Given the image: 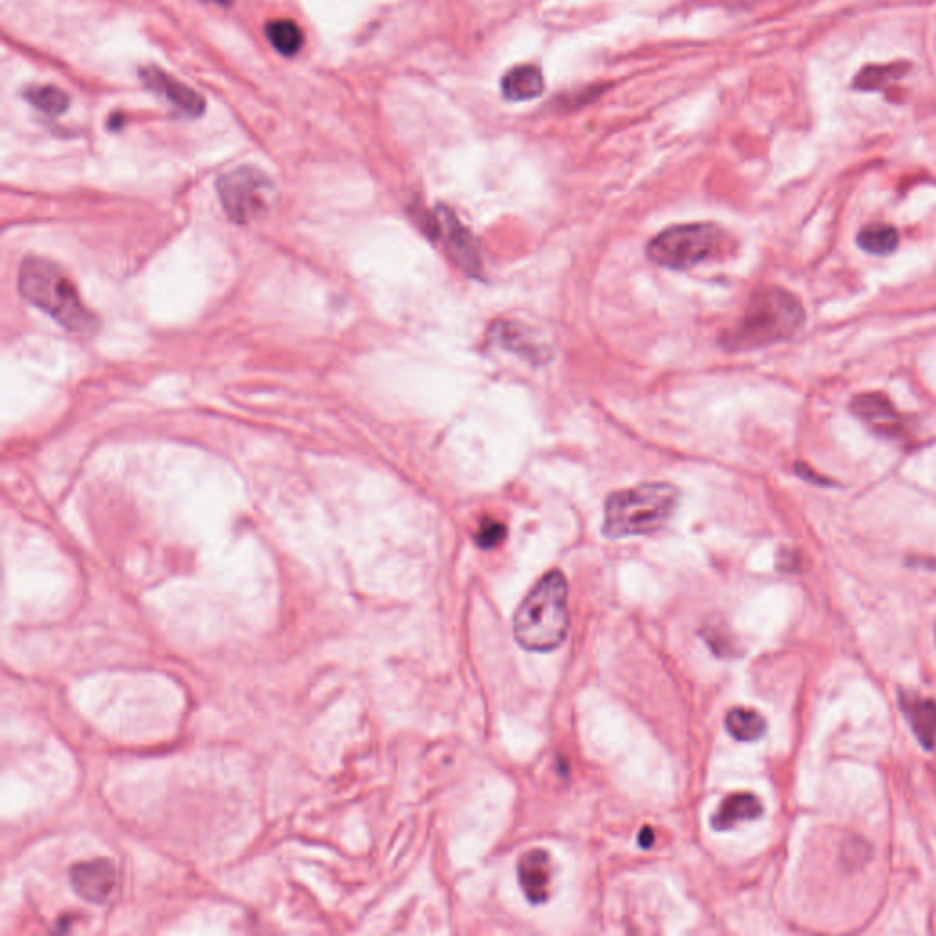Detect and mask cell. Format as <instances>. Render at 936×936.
Segmentation results:
<instances>
[{"label":"cell","mask_w":936,"mask_h":936,"mask_svg":"<svg viewBox=\"0 0 936 936\" xmlns=\"http://www.w3.org/2000/svg\"><path fill=\"white\" fill-rule=\"evenodd\" d=\"M19 291L35 308L59 322L64 330L88 335L99 326V320L86 308L74 282L52 260L28 256L19 271Z\"/></svg>","instance_id":"1"},{"label":"cell","mask_w":936,"mask_h":936,"mask_svg":"<svg viewBox=\"0 0 936 936\" xmlns=\"http://www.w3.org/2000/svg\"><path fill=\"white\" fill-rule=\"evenodd\" d=\"M803 322L805 308L794 293L783 288L759 289L734 330L721 337V346L732 351L770 346L796 335Z\"/></svg>","instance_id":"2"},{"label":"cell","mask_w":936,"mask_h":936,"mask_svg":"<svg viewBox=\"0 0 936 936\" xmlns=\"http://www.w3.org/2000/svg\"><path fill=\"white\" fill-rule=\"evenodd\" d=\"M567 580L554 569L542 576L518 607L512 631L518 646L527 651L549 653L564 644L569 629Z\"/></svg>","instance_id":"3"},{"label":"cell","mask_w":936,"mask_h":936,"mask_svg":"<svg viewBox=\"0 0 936 936\" xmlns=\"http://www.w3.org/2000/svg\"><path fill=\"white\" fill-rule=\"evenodd\" d=\"M681 492L670 483H642L607 496L602 534L609 540L646 536L670 522Z\"/></svg>","instance_id":"4"},{"label":"cell","mask_w":936,"mask_h":936,"mask_svg":"<svg viewBox=\"0 0 936 936\" xmlns=\"http://www.w3.org/2000/svg\"><path fill=\"white\" fill-rule=\"evenodd\" d=\"M726 242L728 234L719 225H675L649 242L648 256L657 266L684 271L717 255Z\"/></svg>","instance_id":"5"},{"label":"cell","mask_w":936,"mask_h":936,"mask_svg":"<svg viewBox=\"0 0 936 936\" xmlns=\"http://www.w3.org/2000/svg\"><path fill=\"white\" fill-rule=\"evenodd\" d=\"M220 202L227 216L244 225L253 222L277 202V187L266 172L256 167H238L218 178Z\"/></svg>","instance_id":"6"},{"label":"cell","mask_w":936,"mask_h":936,"mask_svg":"<svg viewBox=\"0 0 936 936\" xmlns=\"http://www.w3.org/2000/svg\"><path fill=\"white\" fill-rule=\"evenodd\" d=\"M434 216L437 222L436 238H443L448 256L468 277H481L483 258L476 236L470 233L467 227L459 222L458 216L452 213V209L445 205H439Z\"/></svg>","instance_id":"7"},{"label":"cell","mask_w":936,"mask_h":936,"mask_svg":"<svg viewBox=\"0 0 936 936\" xmlns=\"http://www.w3.org/2000/svg\"><path fill=\"white\" fill-rule=\"evenodd\" d=\"M70 883L77 896L90 904H108L117 891V869L112 860L97 858L77 863L70 871Z\"/></svg>","instance_id":"8"},{"label":"cell","mask_w":936,"mask_h":936,"mask_svg":"<svg viewBox=\"0 0 936 936\" xmlns=\"http://www.w3.org/2000/svg\"><path fill=\"white\" fill-rule=\"evenodd\" d=\"M489 341L532 364L551 361V348L531 328L520 322L496 320L489 328Z\"/></svg>","instance_id":"9"},{"label":"cell","mask_w":936,"mask_h":936,"mask_svg":"<svg viewBox=\"0 0 936 936\" xmlns=\"http://www.w3.org/2000/svg\"><path fill=\"white\" fill-rule=\"evenodd\" d=\"M851 412L880 436L898 437L905 434L904 415L896 410L893 401L882 392L856 395L851 401Z\"/></svg>","instance_id":"10"},{"label":"cell","mask_w":936,"mask_h":936,"mask_svg":"<svg viewBox=\"0 0 936 936\" xmlns=\"http://www.w3.org/2000/svg\"><path fill=\"white\" fill-rule=\"evenodd\" d=\"M518 882L525 898L532 905H543L551 898L553 865L551 856L543 849H532L518 860Z\"/></svg>","instance_id":"11"},{"label":"cell","mask_w":936,"mask_h":936,"mask_svg":"<svg viewBox=\"0 0 936 936\" xmlns=\"http://www.w3.org/2000/svg\"><path fill=\"white\" fill-rule=\"evenodd\" d=\"M139 77L149 90L171 101L174 107L180 108L181 112H185L187 116L200 117L205 112V101L196 90L172 79L171 75L160 68H154V66L141 68Z\"/></svg>","instance_id":"12"},{"label":"cell","mask_w":936,"mask_h":936,"mask_svg":"<svg viewBox=\"0 0 936 936\" xmlns=\"http://www.w3.org/2000/svg\"><path fill=\"white\" fill-rule=\"evenodd\" d=\"M900 706L920 745L931 750L936 743V702L916 693H900Z\"/></svg>","instance_id":"13"},{"label":"cell","mask_w":936,"mask_h":936,"mask_svg":"<svg viewBox=\"0 0 936 936\" xmlns=\"http://www.w3.org/2000/svg\"><path fill=\"white\" fill-rule=\"evenodd\" d=\"M761 814H763V803L756 794L737 792L724 799L719 810L713 814L712 829L726 832L746 821H754Z\"/></svg>","instance_id":"14"},{"label":"cell","mask_w":936,"mask_h":936,"mask_svg":"<svg viewBox=\"0 0 936 936\" xmlns=\"http://www.w3.org/2000/svg\"><path fill=\"white\" fill-rule=\"evenodd\" d=\"M545 90L540 68L531 64H522L509 70L501 79V92L509 101H531L540 97Z\"/></svg>","instance_id":"15"},{"label":"cell","mask_w":936,"mask_h":936,"mask_svg":"<svg viewBox=\"0 0 936 936\" xmlns=\"http://www.w3.org/2000/svg\"><path fill=\"white\" fill-rule=\"evenodd\" d=\"M724 726L737 741L752 743L765 735L766 719L752 708H734L726 713Z\"/></svg>","instance_id":"16"},{"label":"cell","mask_w":936,"mask_h":936,"mask_svg":"<svg viewBox=\"0 0 936 936\" xmlns=\"http://www.w3.org/2000/svg\"><path fill=\"white\" fill-rule=\"evenodd\" d=\"M898 244H900V233L894 225H867L858 233V245L869 255H891L893 251H896Z\"/></svg>","instance_id":"17"},{"label":"cell","mask_w":936,"mask_h":936,"mask_svg":"<svg viewBox=\"0 0 936 936\" xmlns=\"http://www.w3.org/2000/svg\"><path fill=\"white\" fill-rule=\"evenodd\" d=\"M909 63H900L893 64H873V66H865L863 70H860V74L856 75L854 79V86L858 90H865V92H873V90H882L883 86L893 83V81H898L902 79L907 72H909Z\"/></svg>","instance_id":"18"},{"label":"cell","mask_w":936,"mask_h":936,"mask_svg":"<svg viewBox=\"0 0 936 936\" xmlns=\"http://www.w3.org/2000/svg\"><path fill=\"white\" fill-rule=\"evenodd\" d=\"M266 35L269 43L273 44L278 54L284 57L297 55L304 44V35L300 32L297 22L289 21V19L269 22L266 26Z\"/></svg>","instance_id":"19"},{"label":"cell","mask_w":936,"mask_h":936,"mask_svg":"<svg viewBox=\"0 0 936 936\" xmlns=\"http://www.w3.org/2000/svg\"><path fill=\"white\" fill-rule=\"evenodd\" d=\"M24 97L32 103L33 107L48 116H63L70 107V96L57 86H30L24 92Z\"/></svg>","instance_id":"20"},{"label":"cell","mask_w":936,"mask_h":936,"mask_svg":"<svg viewBox=\"0 0 936 936\" xmlns=\"http://www.w3.org/2000/svg\"><path fill=\"white\" fill-rule=\"evenodd\" d=\"M507 538V527L494 518H485L479 523L474 540L481 549H494Z\"/></svg>","instance_id":"21"},{"label":"cell","mask_w":936,"mask_h":936,"mask_svg":"<svg viewBox=\"0 0 936 936\" xmlns=\"http://www.w3.org/2000/svg\"><path fill=\"white\" fill-rule=\"evenodd\" d=\"M801 565V558H799L798 553L794 551H781L779 556H777V567L783 571V573H796Z\"/></svg>","instance_id":"22"},{"label":"cell","mask_w":936,"mask_h":936,"mask_svg":"<svg viewBox=\"0 0 936 936\" xmlns=\"http://www.w3.org/2000/svg\"><path fill=\"white\" fill-rule=\"evenodd\" d=\"M796 472H798L801 478L807 479V481H812V483H818V485L819 483H821V485H829V481H827V479L821 478V476L816 474L814 470H810L809 465H805V463H798V465H796Z\"/></svg>","instance_id":"23"},{"label":"cell","mask_w":936,"mask_h":936,"mask_svg":"<svg viewBox=\"0 0 936 936\" xmlns=\"http://www.w3.org/2000/svg\"><path fill=\"white\" fill-rule=\"evenodd\" d=\"M653 840H655V832L649 827H644L639 836V845L642 849H649L653 845Z\"/></svg>","instance_id":"24"},{"label":"cell","mask_w":936,"mask_h":936,"mask_svg":"<svg viewBox=\"0 0 936 936\" xmlns=\"http://www.w3.org/2000/svg\"><path fill=\"white\" fill-rule=\"evenodd\" d=\"M935 639H936V626H935Z\"/></svg>","instance_id":"25"}]
</instances>
